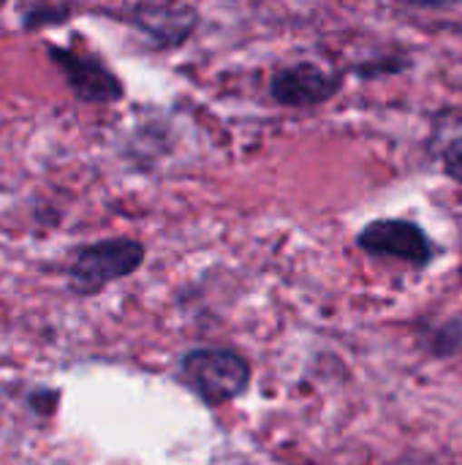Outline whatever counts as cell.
I'll use <instances>...</instances> for the list:
<instances>
[{
  "label": "cell",
  "instance_id": "277c9868",
  "mask_svg": "<svg viewBox=\"0 0 462 465\" xmlns=\"http://www.w3.org/2000/svg\"><path fill=\"white\" fill-rule=\"evenodd\" d=\"M49 60L63 74L68 90L82 104H117L125 98V84L120 76L95 54L71 46H46Z\"/></svg>",
  "mask_w": 462,
  "mask_h": 465
},
{
  "label": "cell",
  "instance_id": "5b68a950",
  "mask_svg": "<svg viewBox=\"0 0 462 465\" xmlns=\"http://www.w3.org/2000/svg\"><path fill=\"white\" fill-rule=\"evenodd\" d=\"M338 93H340V76L319 68L316 63L283 65L270 79L272 101L289 109H310L327 104Z\"/></svg>",
  "mask_w": 462,
  "mask_h": 465
},
{
  "label": "cell",
  "instance_id": "8fae6325",
  "mask_svg": "<svg viewBox=\"0 0 462 465\" xmlns=\"http://www.w3.org/2000/svg\"><path fill=\"white\" fill-rule=\"evenodd\" d=\"M444 172L447 177H452L455 183L462 185V139H455L447 150H444Z\"/></svg>",
  "mask_w": 462,
  "mask_h": 465
},
{
  "label": "cell",
  "instance_id": "9c48e42d",
  "mask_svg": "<svg viewBox=\"0 0 462 465\" xmlns=\"http://www.w3.org/2000/svg\"><path fill=\"white\" fill-rule=\"evenodd\" d=\"M411 65L408 57H398V54H387V57H376V60H368V63H359L354 65V74L359 79H376L381 74H398V71H406Z\"/></svg>",
  "mask_w": 462,
  "mask_h": 465
},
{
  "label": "cell",
  "instance_id": "ba28073f",
  "mask_svg": "<svg viewBox=\"0 0 462 465\" xmlns=\"http://www.w3.org/2000/svg\"><path fill=\"white\" fill-rule=\"evenodd\" d=\"M60 398H63V392L54 390V387H35V390H30V392L25 395V409H27L30 414L41 417V420H49V417L57 414Z\"/></svg>",
  "mask_w": 462,
  "mask_h": 465
},
{
  "label": "cell",
  "instance_id": "3957f363",
  "mask_svg": "<svg viewBox=\"0 0 462 465\" xmlns=\"http://www.w3.org/2000/svg\"><path fill=\"white\" fill-rule=\"evenodd\" d=\"M357 248L376 259H398L417 270H425L436 262L438 248L430 234L406 218H376L362 226L357 234Z\"/></svg>",
  "mask_w": 462,
  "mask_h": 465
},
{
  "label": "cell",
  "instance_id": "7c38bea8",
  "mask_svg": "<svg viewBox=\"0 0 462 465\" xmlns=\"http://www.w3.org/2000/svg\"><path fill=\"white\" fill-rule=\"evenodd\" d=\"M403 5H414V8H452L460 0H398Z\"/></svg>",
  "mask_w": 462,
  "mask_h": 465
},
{
  "label": "cell",
  "instance_id": "8992f818",
  "mask_svg": "<svg viewBox=\"0 0 462 465\" xmlns=\"http://www.w3.org/2000/svg\"><path fill=\"white\" fill-rule=\"evenodd\" d=\"M128 25L142 30L152 41V46L174 49V46H182L193 35L199 25V14L188 3L147 0V3H136L128 11Z\"/></svg>",
  "mask_w": 462,
  "mask_h": 465
},
{
  "label": "cell",
  "instance_id": "7a4b0ae2",
  "mask_svg": "<svg viewBox=\"0 0 462 465\" xmlns=\"http://www.w3.org/2000/svg\"><path fill=\"white\" fill-rule=\"evenodd\" d=\"M177 376L204 406H223L248 392L253 368L234 349L199 346L180 357Z\"/></svg>",
  "mask_w": 462,
  "mask_h": 465
},
{
  "label": "cell",
  "instance_id": "6da1fadb",
  "mask_svg": "<svg viewBox=\"0 0 462 465\" xmlns=\"http://www.w3.org/2000/svg\"><path fill=\"white\" fill-rule=\"evenodd\" d=\"M147 259V248L133 237H106L74 248L65 264V283L74 297H98L112 283L131 278Z\"/></svg>",
  "mask_w": 462,
  "mask_h": 465
},
{
  "label": "cell",
  "instance_id": "52a82bcc",
  "mask_svg": "<svg viewBox=\"0 0 462 465\" xmlns=\"http://www.w3.org/2000/svg\"><path fill=\"white\" fill-rule=\"evenodd\" d=\"M68 16H71V8L65 3L38 0L30 11L22 14V27L25 30H41V27H52V25H63Z\"/></svg>",
  "mask_w": 462,
  "mask_h": 465
},
{
  "label": "cell",
  "instance_id": "4fadbf2b",
  "mask_svg": "<svg viewBox=\"0 0 462 465\" xmlns=\"http://www.w3.org/2000/svg\"><path fill=\"white\" fill-rule=\"evenodd\" d=\"M460 281H462V262H460Z\"/></svg>",
  "mask_w": 462,
  "mask_h": 465
},
{
  "label": "cell",
  "instance_id": "30bf717a",
  "mask_svg": "<svg viewBox=\"0 0 462 465\" xmlns=\"http://www.w3.org/2000/svg\"><path fill=\"white\" fill-rule=\"evenodd\" d=\"M462 346V322H447L441 324L436 332H433V346L430 351L438 354V357H447V354H455Z\"/></svg>",
  "mask_w": 462,
  "mask_h": 465
}]
</instances>
